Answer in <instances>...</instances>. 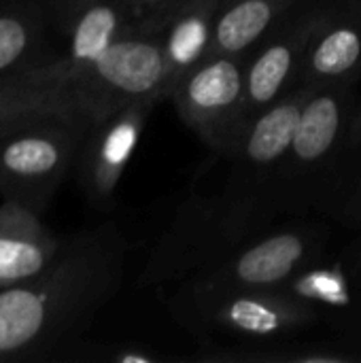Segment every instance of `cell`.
Returning a JSON list of instances; mask_svg holds the SVG:
<instances>
[{"label": "cell", "mask_w": 361, "mask_h": 363, "mask_svg": "<svg viewBox=\"0 0 361 363\" xmlns=\"http://www.w3.org/2000/svg\"><path fill=\"white\" fill-rule=\"evenodd\" d=\"M51 28L45 0H0V85L34 79L57 57Z\"/></svg>", "instance_id": "cell-13"}, {"label": "cell", "mask_w": 361, "mask_h": 363, "mask_svg": "<svg viewBox=\"0 0 361 363\" xmlns=\"http://www.w3.org/2000/svg\"><path fill=\"white\" fill-rule=\"evenodd\" d=\"M353 270H355V277H357V281H361V253L355 257V262H353Z\"/></svg>", "instance_id": "cell-25"}, {"label": "cell", "mask_w": 361, "mask_h": 363, "mask_svg": "<svg viewBox=\"0 0 361 363\" xmlns=\"http://www.w3.org/2000/svg\"><path fill=\"white\" fill-rule=\"evenodd\" d=\"M304 2L306 0H226L215 23L211 53H251L260 40Z\"/></svg>", "instance_id": "cell-17"}, {"label": "cell", "mask_w": 361, "mask_h": 363, "mask_svg": "<svg viewBox=\"0 0 361 363\" xmlns=\"http://www.w3.org/2000/svg\"><path fill=\"white\" fill-rule=\"evenodd\" d=\"M0 289H2V285H0Z\"/></svg>", "instance_id": "cell-26"}, {"label": "cell", "mask_w": 361, "mask_h": 363, "mask_svg": "<svg viewBox=\"0 0 361 363\" xmlns=\"http://www.w3.org/2000/svg\"><path fill=\"white\" fill-rule=\"evenodd\" d=\"M128 242L115 223L64 238L36 277L0 289V362L43 357L79 338L117 294Z\"/></svg>", "instance_id": "cell-1"}, {"label": "cell", "mask_w": 361, "mask_h": 363, "mask_svg": "<svg viewBox=\"0 0 361 363\" xmlns=\"http://www.w3.org/2000/svg\"><path fill=\"white\" fill-rule=\"evenodd\" d=\"M89 121L36 113L0 132V198L43 215L79 162Z\"/></svg>", "instance_id": "cell-4"}, {"label": "cell", "mask_w": 361, "mask_h": 363, "mask_svg": "<svg viewBox=\"0 0 361 363\" xmlns=\"http://www.w3.org/2000/svg\"><path fill=\"white\" fill-rule=\"evenodd\" d=\"M326 247L328 230L323 225L296 223L270 228L185 281L215 287L277 289L302 266L323 257Z\"/></svg>", "instance_id": "cell-8"}, {"label": "cell", "mask_w": 361, "mask_h": 363, "mask_svg": "<svg viewBox=\"0 0 361 363\" xmlns=\"http://www.w3.org/2000/svg\"><path fill=\"white\" fill-rule=\"evenodd\" d=\"M126 2L130 4V9L134 11L136 19H138V23H140L143 17H145V13H147V9H149V2H151V0H126Z\"/></svg>", "instance_id": "cell-24"}, {"label": "cell", "mask_w": 361, "mask_h": 363, "mask_svg": "<svg viewBox=\"0 0 361 363\" xmlns=\"http://www.w3.org/2000/svg\"><path fill=\"white\" fill-rule=\"evenodd\" d=\"M36 113L77 115L91 123L72 85H62L51 79H23L0 85V132Z\"/></svg>", "instance_id": "cell-18"}, {"label": "cell", "mask_w": 361, "mask_h": 363, "mask_svg": "<svg viewBox=\"0 0 361 363\" xmlns=\"http://www.w3.org/2000/svg\"><path fill=\"white\" fill-rule=\"evenodd\" d=\"M196 362L211 363H361V349L349 342H323V345H277L264 342L247 349H219L202 351Z\"/></svg>", "instance_id": "cell-19"}, {"label": "cell", "mask_w": 361, "mask_h": 363, "mask_svg": "<svg viewBox=\"0 0 361 363\" xmlns=\"http://www.w3.org/2000/svg\"><path fill=\"white\" fill-rule=\"evenodd\" d=\"M223 2L226 0H183L160 28L170 91L185 72L211 53L213 32Z\"/></svg>", "instance_id": "cell-16"}, {"label": "cell", "mask_w": 361, "mask_h": 363, "mask_svg": "<svg viewBox=\"0 0 361 363\" xmlns=\"http://www.w3.org/2000/svg\"><path fill=\"white\" fill-rule=\"evenodd\" d=\"M357 96L353 83L311 87L294 138L277 170L281 215L317 208L336 179L347 149L349 121Z\"/></svg>", "instance_id": "cell-3"}, {"label": "cell", "mask_w": 361, "mask_h": 363, "mask_svg": "<svg viewBox=\"0 0 361 363\" xmlns=\"http://www.w3.org/2000/svg\"><path fill=\"white\" fill-rule=\"evenodd\" d=\"M94 2L96 0H45L51 21H53V28L60 34H64L70 28V23Z\"/></svg>", "instance_id": "cell-21"}, {"label": "cell", "mask_w": 361, "mask_h": 363, "mask_svg": "<svg viewBox=\"0 0 361 363\" xmlns=\"http://www.w3.org/2000/svg\"><path fill=\"white\" fill-rule=\"evenodd\" d=\"M64 238H57L34 211L2 200L0 202V285L40 274L60 253Z\"/></svg>", "instance_id": "cell-14"}, {"label": "cell", "mask_w": 361, "mask_h": 363, "mask_svg": "<svg viewBox=\"0 0 361 363\" xmlns=\"http://www.w3.org/2000/svg\"><path fill=\"white\" fill-rule=\"evenodd\" d=\"M183 0H151L149 9L140 21V28L151 30V32H160V28L164 26V21L168 19V15L181 4Z\"/></svg>", "instance_id": "cell-22"}, {"label": "cell", "mask_w": 361, "mask_h": 363, "mask_svg": "<svg viewBox=\"0 0 361 363\" xmlns=\"http://www.w3.org/2000/svg\"><path fill=\"white\" fill-rule=\"evenodd\" d=\"M157 104L160 102L153 100L130 102L89 123L77 168L81 189L94 206H113L123 172L132 162L149 115Z\"/></svg>", "instance_id": "cell-10"}, {"label": "cell", "mask_w": 361, "mask_h": 363, "mask_svg": "<svg viewBox=\"0 0 361 363\" xmlns=\"http://www.w3.org/2000/svg\"><path fill=\"white\" fill-rule=\"evenodd\" d=\"M172 311L202 338L219 334L253 345L279 342L323 321L277 289L215 287L194 281H181Z\"/></svg>", "instance_id": "cell-5"}, {"label": "cell", "mask_w": 361, "mask_h": 363, "mask_svg": "<svg viewBox=\"0 0 361 363\" xmlns=\"http://www.w3.org/2000/svg\"><path fill=\"white\" fill-rule=\"evenodd\" d=\"M247 62L249 53H211L185 72L168 96L181 121L223 160L243 134Z\"/></svg>", "instance_id": "cell-7"}, {"label": "cell", "mask_w": 361, "mask_h": 363, "mask_svg": "<svg viewBox=\"0 0 361 363\" xmlns=\"http://www.w3.org/2000/svg\"><path fill=\"white\" fill-rule=\"evenodd\" d=\"M319 211H323L328 217H332L334 221L361 230V174H351L345 177L340 170L336 174V179L328 185V189L323 191L319 204Z\"/></svg>", "instance_id": "cell-20"}, {"label": "cell", "mask_w": 361, "mask_h": 363, "mask_svg": "<svg viewBox=\"0 0 361 363\" xmlns=\"http://www.w3.org/2000/svg\"><path fill=\"white\" fill-rule=\"evenodd\" d=\"M353 274L355 270H347L343 262L326 264L317 257L294 272L277 287V291L283 298L317 313L323 321L330 317H361L360 291Z\"/></svg>", "instance_id": "cell-15"}, {"label": "cell", "mask_w": 361, "mask_h": 363, "mask_svg": "<svg viewBox=\"0 0 361 363\" xmlns=\"http://www.w3.org/2000/svg\"><path fill=\"white\" fill-rule=\"evenodd\" d=\"M136 28H140V23L126 0H96L62 34L64 49L57 51V57L47 68L38 70L34 79H53L62 85H70L81 70Z\"/></svg>", "instance_id": "cell-12"}, {"label": "cell", "mask_w": 361, "mask_h": 363, "mask_svg": "<svg viewBox=\"0 0 361 363\" xmlns=\"http://www.w3.org/2000/svg\"><path fill=\"white\" fill-rule=\"evenodd\" d=\"M361 79V0H330L302 62L296 87L357 83Z\"/></svg>", "instance_id": "cell-11"}, {"label": "cell", "mask_w": 361, "mask_h": 363, "mask_svg": "<svg viewBox=\"0 0 361 363\" xmlns=\"http://www.w3.org/2000/svg\"><path fill=\"white\" fill-rule=\"evenodd\" d=\"M347 149L349 151H361V100L355 102L351 121H349V132H347Z\"/></svg>", "instance_id": "cell-23"}, {"label": "cell", "mask_w": 361, "mask_h": 363, "mask_svg": "<svg viewBox=\"0 0 361 363\" xmlns=\"http://www.w3.org/2000/svg\"><path fill=\"white\" fill-rule=\"evenodd\" d=\"M70 85L91 121L138 100H168V68L162 34L136 28L113 43Z\"/></svg>", "instance_id": "cell-6"}, {"label": "cell", "mask_w": 361, "mask_h": 363, "mask_svg": "<svg viewBox=\"0 0 361 363\" xmlns=\"http://www.w3.org/2000/svg\"><path fill=\"white\" fill-rule=\"evenodd\" d=\"M360 323H361V317H360Z\"/></svg>", "instance_id": "cell-27"}, {"label": "cell", "mask_w": 361, "mask_h": 363, "mask_svg": "<svg viewBox=\"0 0 361 363\" xmlns=\"http://www.w3.org/2000/svg\"><path fill=\"white\" fill-rule=\"evenodd\" d=\"M226 185L211 196L189 198L153 245L138 287L185 281L215 259L257 238L281 215L277 172L228 160Z\"/></svg>", "instance_id": "cell-2"}, {"label": "cell", "mask_w": 361, "mask_h": 363, "mask_svg": "<svg viewBox=\"0 0 361 363\" xmlns=\"http://www.w3.org/2000/svg\"><path fill=\"white\" fill-rule=\"evenodd\" d=\"M328 2L330 0H306L249 53L240 138L266 108L277 104L298 85L302 62L326 17Z\"/></svg>", "instance_id": "cell-9"}]
</instances>
